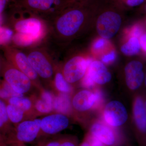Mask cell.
<instances>
[{
	"mask_svg": "<svg viewBox=\"0 0 146 146\" xmlns=\"http://www.w3.org/2000/svg\"><path fill=\"white\" fill-rule=\"evenodd\" d=\"M85 12L82 6L75 4L73 2L53 18L55 31L62 36H73L81 27Z\"/></svg>",
	"mask_w": 146,
	"mask_h": 146,
	"instance_id": "1",
	"label": "cell"
},
{
	"mask_svg": "<svg viewBox=\"0 0 146 146\" xmlns=\"http://www.w3.org/2000/svg\"><path fill=\"white\" fill-rule=\"evenodd\" d=\"M16 7L35 16L54 18L73 2L70 0H14Z\"/></svg>",
	"mask_w": 146,
	"mask_h": 146,
	"instance_id": "2",
	"label": "cell"
},
{
	"mask_svg": "<svg viewBox=\"0 0 146 146\" xmlns=\"http://www.w3.org/2000/svg\"><path fill=\"white\" fill-rule=\"evenodd\" d=\"M41 131V119H27L14 126L4 139L10 146H25L39 138Z\"/></svg>",
	"mask_w": 146,
	"mask_h": 146,
	"instance_id": "3",
	"label": "cell"
},
{
	"mask_svg": "<svg viewBox=\"0 0 146 146\" xmlns=\"http://www.w3.org/2000/svg\"><path fill=\"white\" fill-rule=\"evenodd\" d=\"M3 76V79L13 91L22 96L29 93L35 86L27 76L9 63L4 68Z\"/></svg>",
	"mask_w": 146,
	"mask_h": 146,
	"instance_id": "4",
	"label": "cell"
},
{
	"mask_svg": "<svg viewBox=\"0 0 146 146\" xmlns=\"http://www.w3.org/2000/svg\"><path fill=\"white\" fill-rule=\"evenodd\" d=\"M121 22V17L118 11L112 9H106L98 18L97 31L102 38L110 39L117 33Z\"/></svg>",
	"mask_w": 146,
	"mask_h": 146,
	"instance_id": "5",
	"label": "cell"
},
{
	"mask_svg": "<svg viewBox=\"0 0 146 146\" xmlns=\"http://www.w3.org/2000/svg\"><path fill=\"white\" fill-rule=\"evenodd\" d=\"M5 53L9 63L27 76L35 86L38 88L41 87L39 82V77L31 65L27 56L23 52L9 47L6 48Z\"/></svg>",
	"mask_w": 146,
	"mask_h": 146,
	"instance_id": "6",
	"label": "cell"
},
{
	"mask_svg": "<svg viewBox=\"0 0 146 146\" xmlns=\"http://www.w3.org/2000/svg\"><path fill=\"white\" fill-rule=\"evenodd\" d=\"M91 62L81 56L72 58L64 65L63 75L69 83L77 82L84 76Z\"/></svg>",
	"mask_w": 146,
	"mask_h": 146,
	"instance_id": "7",
	"label": "cell"
},
{
	"mask_svg": "<svg viewBox=\"0 0 146 146\" xmlns=\"http://www.w3.org/2000/svg\"><path fill=\"white\" fill-rule=\"evenodd\" d=\"M69 125L66 115L53 112L41 119V131L39 137L54 135L64 130Z\"/></svg>",
	"mask_w": 146,
	"mask_h": 146,
	"instance_id": "8",
	"label": "cell"
},
{
	"mask_svg": "<svg viewBox=\"0 0 146 146\" xmlns=\"http://www.w3.org/2000/svg\"><path fill=\"white\" fill-rule=\"evenodd\" d=\"M32 67L39 77L46 80L52 78L54 70L51 62L44 52L39 50L32 51L27 55Z\"/></svg>",
	"mask_w": 146,
	"mask_h": 146,
	"instance_id": "9",
	"label": "cell"
},
{
	"mask_svg": "<svg viewBox=\"0 0 146 146\" xmlns=\"http://www.w3.org/2000/svg\"><path fill=\"white\" fill-rule=\"evenodd\" d=\"M106 121L115 127L125 123L128 118L127 110L122 103L118 101H112L106 106L104 112Z\"/></svg>",
	"mask_w": 146,
	"mask_h": 146,
	"instance_id": "10",
	"label": "cell"
},
{
	"mask_svg": "<svg viewBox=\"0 0 146 146\" xmlns=\"http://www.w3.org/2000/svg\"><path fill=\"white\" fill-rule=\"evenodd\" d=\"M126 83L132 91L139 89L144 82L145 74L143 63L133 60L128 63L125 68Z\"/></svg>",
	"mask_w": 146,
	"mask_h": 146,
	"instance_id": "11",
	"label": "cell"
},
{
	"mask_svg": "<svg viewBox=\"0 0 146 146\" xmlns=\"http://www.w3.org/2000/svg\"><path fill=\"white\" fill-rule=\"evenodd\" d=\"M16 22L14 28L17 33L31 36L35 40L42 35V22L35 16L21 19Z\"/></svg>",
	"mask_w": 146,
	"mask_h": 146,
	"instance_id": "12",
	"label": "cell"
},
{
	"mask_svg": "<svg viewBox=\"0 0 146 146\" xmlns=\"http://www.w3.org/2000/svg\"><path fill=\"white\" fill-rule=\"evenodd\" d=\"M39 89V95L33 96L35 115H47L53 112L54 94L42 87Z\"/></svg>",
	"mask_w": 146,
	"mask_h": 146,
	"instance_id": "13",
	"label": "cell"
},
{
	"mask_svg": "<svg viewBox=\"0 0 146 146\" xmlns=\"http://www.w3.org/2000/svg\"><path fill=\"white\" fill-rule=\"evenodd\" d=\"M97 100L95 93L88 90H82L73 97L72 100V106L78 112H84L91 109L96 105Z\"/></svg>",
	"mask_w": 146,
	"mask_h": 146,
	"instance_id": "14",
	"label": "cell"
},
{
	"mask_svg": "<svg viewBox=\"0 0 146 146\" xmlns=\"http://www.w3.org/2000/svg\"><path fill=\"white\" fill-rule=\"evenodd\" d=\"M86 73L95 83L104 84L110 81L111 75L102 62L95 60L91 62L87 68Z\"/></svg>",
	"mask_w": 146,
	"mask_h": 146,
	"instance_id": "15",
	"label": "cell"
},
{
	"mask_svg": "<svg viewBox=\"0 0 146 146\" xmlns=\"http://www.w3.org/2000/svg\"><path fill=\"white\" fill-rule=\"evenodd\" d=\"M133 119L137 129L141 133L146 134V109L143 98H135L133 108Z\"/></svg>",
	"mask_w": 146,
	"mask_h": 146,
	"instance_id": "16",
	"label": "cell"
},
{
	"mask_svg": "<svg viewBox=\"0 0 146 146\" xmlns=\"http://www.w3.org/2000/svg\"><path fill=\"white\" fill-rule=\"evenodd\" d=\"M91 135L98 139L106 146H112L116 142V137L113 131L101 123L94 124L90 130Z\"/></svg>",
	"mask_w": 146,
	"mask_h": 146,
	"instance_id": "17",
	"label": "cell"
},
{
	"mask_svg": "<svg viewBox=\"0 0 146 146\" xmlns=\"http://www.w3.org/2000/svg\"><path fill=\"white\" fill-rule=\"evenodd\" d=\"M72 101L68 94L57 93L54 94L53 112L67 115L72 111Z\"/></svg>",
	"mask_w": 146,
	"mask_h": 146,
	"instance_id": "18",
	"label": "cell"
},
{
	"mask_svg": "<svg viewBox=\"0 0 146 146\" xmlns=\"http://www.w3.org/2000/svg\"><path fill=\"white\" fill-rule=\"evenodd\" d=\"M6 103L13 105L19 108L28 115L29 117L33 116L34 111V98L23 96H14L10 98Z\"/></svg>",
	"mask_w": 146,
	"mask_h": 146,
	"instance_id": "19",
	"label": "cell"
},
{
	"mask_svg": "<svg viewBox=\"0 0 146 146\" xmlns=\"http://www.w3.org/2000/svg\"><path fill=\"white\" fill-rule=\"evenodd\" d=\"M6 106V102L0 98V134L4 140L13 128L9 119Z\"/></svg>",
	"mask_w": 146,
	"mask_h": 146,
	"instance_id": "20",
	"label": "cell"
},
{
	"mask_svg": "<svg viewBox=\"0 0 146 146\" xmlns=\"http://www.w3.org/2000/svg\"><path fill=\"white\" fill-rule=\"evenodd\" d=\"M6 104L9 119L13 125H17L24 120L29 119L28 115L19 108L9 104Z\"/></svg>",
	"mask_w": 146,
	"mask_h": 146,
	"instance_id": "21",
	"label": "cell"
},
{
	"mask_svg": "<svg viewBox=\"0 0 146 146\" xmlns=\"http://www.w3.org/2000/svg\"><path fill=\"white\" fill-rule=\"evenodd\" d=\"M141 50L139 39L136 37H130L121 48L122 52L127 56H133L138 54Z\"/></svg>",
	"mask_w": 146,
	"mask_h": 146,
	"instance_id": "22",
	"label": "cell"
},
{
	"mask_svg": "<svg viewBox=\"0 0 146 146\" xmlns=\"http://www.w3.org/2000/svg\"><path fill=\"white\" fill-rule=\"evenodd\" d=\"M54 85L58 93L69 94L72 91L70 84L65 79L63 74L57 72L54 75Z\"/></svg>",
	"mask_w": 146,
	"mask_h": 146,
	"instance_id": "23",
	"label": "cell"
},
{
	"mask_svg": "<svg viewBox=\"0 0 146 146\" xmlns=\"http://www.w3.org/2000/svg\"><path fill=\"white\" fill-rule=\"evenodd\" d=\"M14 96H22L15 93L3 79H0V98L5 102Z\"/></svg>",
	"mask_w": 146,
	"mask_h": 146,
	"instance_id": "24",
	"label": "cell"
},
{
	"mask_svg": "<svg viewBox=\"0 0 146 146\" xmlns=\"http://www.w3.org/2000/svg\"><path fill=\"white\" fill-rule=\"evenodd\" d=\"M13 33L10 29L0 26V45L5 44L13 38Z\"/></svg>",
	"mask_w": 146,
	"mask_h": 146,
	"instance_id": "25",
	"label": "cell"
},
{
	"mask_svg": "<svg viewBox=\"0 0 146 146\" xmlns=\"http://www.w3.org/2000/svg\"><path fill=\"white\" fill-rule=\"evenodd\" d=\"M144 33V29L143 26L139 24H136L131 29L129 36L130 37H136L139 39Z\"/></svg>",
	"mask_w": 146,
	"mask_h": 146,
	"instance_id": "26",
	"label": "cell"
},
{
	"mask_svg": "<svg viewBox=\"0 0 146 146\" xmlns=\"http://www.w3.org/2000/svg\"><path fill=\"white\" fill-rule=\"evenodd\" d=\"M123 5L128 7H133L138 6L143 4L146 0H117Z\"/></svg>",
	"mask_w": 146,
	"mask_h": 146,
	"instance_id": "27",
	"label": "cell"
},
{
	"mask_svg": "<svg viewBox=\"0 0 146 146\" xmlns=\"http://www.w3.org/2000/svg\"><path fill=\"white\" fill-rule=\"evenodd\" d=\"M95 84L91 77L86 72L82 81V85L85 88H91L95 85Z\"/></svg>",
	"mask_w": 146,
	"mask_h": 146,
	"instance_id": "28",
	"label": "cell"
},
{
	"mask_svg": "<svg viewBox=\"0 0 146 146\" xmlns=\"http://www.w3.org/2000/svg\"><path fill=\"white\" fill-rule=\"evenodd\" d=\"M37 146H60L59 139H52L42 141Z\"/></svg>",
	"mask_w": 146,
	"mask_h": 146,
	"instance_id": "29",
	"label": "cell"
},
{
	"mask_svg": "<svg viewBox=\"0 0 146 146\" xmlns=\"http://www.w3.org/2000/svg\"><path fill=\"white\" fill-rule=\"evenodd\" d=\"M89 143L90 146H105L102 142L100 141L98 139L92 136V135H89L87 138V140Z\"/></svg>",
	"mask_w": 146,
	"mask_h": 146,
	"instance_id": "30",
	"label": "cell"
},
{
	"mask_svg": "<svg viewBox=\"0 0 146 146\" xmlns=\"http://www.w3.org/2000/svg\"><path fill=\"white\" fill-rule=\"evenodd\" d=\"M106 41L104 38H101L97 40L93 46V49L95 51L100 50L104 48L106 44Z\"/></svg>",
	"mask_w": 146,
	"mask_h": 146,
	"instance_id": "31",
	"label": "cell"
},
{
	"mask_svg": "<svg viewBox=\"0 0 146 146\" xmlns=\"http://www.w3.org/2000/svg\"><path fill=\"white\" fill-rule=\"evenodd\" d=\"M116 58V54L114 51L104 56L102 58V61L106 63H109L114 61Z\"/></svg>",
	"mask_w": 146,
	"mask_h": 146,
	"instance_id": "32",
	"label": "cell"
},
{
	"mask_svg": "<svg viewBox=\"0 0 146 146\" xmlns=\"http://www.w3.org/2000/svg\"><path fill=\"white\" fill-rule=\"evenodd\" d=\"M59 140L60 146H77L76 143L69 138H61Z\"/></svg>",
	"mask_w": 146,
	"mask_h": 146,
	"instance_id": "33",
	"label": "cell"
},
{
	"mask_svg": "<svg viewBox=\"0 0 146 146\" xmlns=\"http://www.w3.org/2000/svg\"><path fill=\"white\" fill-rule=\"evenodd\" d=\"M141 49L146 54V32L144 33L139 39Z\"/></svg>",
	"mask_w": 146,
	"mask_h": 146,
	"instance_id": "34",
	"label": "cell"
},
{
	"mask_svg": "<svg viewBox=\"0 0 146 146\" xmlns=\"http://www.w3.org/2000/svg\"><path fill=\"white\" fill-rule=\"evenodd\" d=\"M7 0H0V17L1 16L2 13L5 9Z\"/></svg>",
	"mask_w": 146,
	"mask_h": 146,
	"instance_id": "35",
	"label": "cell"
},
{
	"mask_svg": "<svg viewBox=\"0 0 146 146\" xmlns=\"http://www.w3.org/2000/svg\"><path fill=\"white\" fill-rule=\"evenodd\" d=\"M80 146H90V145H89V143H88V141H84L83 143H82L80 145Z\"/></svg>",
	"mask_w": 146,
	"mask_h": 146,
	"instance_id": "36",
	"label": "cell"
},
{
	"mask_svg": "<svg viewBox=\"0 0 146 146\" xmlns=\"http://www.w3.org/2000/svg\"><path fill=\"white\" fill-rule=\"evenodd\" d=\"M3 143H5L4 140L3 138L1 135L0 134V144Z\"/></svg>",
	"mask_w": 146,
	"mask_h": 146,
	"instance_id": "37",
	"label": "cell"
},
{
	"mask_svg": "<svg viewBox=\"0 0 146 146\" xmlns=\"http://www.w3.org/2000/svg\"><path fill=\"white\" fill-rule=\"evenodd\" d=\"M0 146H10L8 145H7L5 143H2L0 144Z\"/></svg>",
	"mask_w": 146,
	"mask_h": 146,
	"instance_id": "38",
	"label": "cell"
},
{
	"mask_svg": "<svg viewBox=\"0 0 146 146\" xmlns=\"http://www.w3.org/2000/svg\"><path fill=\"white\" fill-rule=\"evenodd\" d=\"M144 83H145V85L146 87V73L145 74V78H144Z\"/></svg>",
	"mask_w": 146,
	"mask_h": 146,
	"instance_id": "39",
	"label": "cell"
},
{
	"mask_svg": "<svg viewBox=\"0 0 146 146\" xmlns=\"http://www.w3.org/2000/svg\"><path fill=\"white\" fill-rule=\"evenodd\" d=\"M144 10H145V12L146 13V4L145 5V6H144Z\"/></svg>",
	"mask_w": 146,
	"mask_h": 146,
	"instance_id": "40",
	"label": "cell"
},
{
	"mask_svg": "<svg viewBox=\"0 0 146 146\" xmlns=\"http://www.w3.org/2000/svg\"><path fill=\"white\" fill-rule=\"evenodd\" d=\"M145 108L146 109V101L145 102Z\"/></svg>",
	"mask_w": 146,
	"mask_h": 146,
	"instance_id": "41",
	"label": "cell"
},
{
	"mask_svg": "<svg viewBox=\"0 0 146 146\" xmlns=\"http://www.w3.org/2000/svg\"><path fill=\"white\" fill-rule=\"evenodd\" d=\"M145 22H146V21H145Z\"/></svg>",
	"mask_w": 146,
	"mask_h": 146,
	"instance_id": "42",
	"label": "cell"
}]
</instances>
